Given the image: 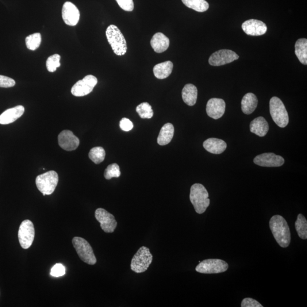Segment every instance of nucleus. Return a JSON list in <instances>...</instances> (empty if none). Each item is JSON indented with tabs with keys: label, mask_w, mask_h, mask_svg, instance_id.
I'll return each instance as SVG.
<instances>
[{
	"label": "nucleus",
	"mask_w": 307,
	"mask_h": 307,
	"mask_svg": "<svg viewBox=\"0 0 307 307\" xmlns=\"http://www.w3.org/2000/svg\"><path fill=\"white\" fill-rule=\"evenodd\" d=\"M251 132L259 137L265 136L269 130L268 123L263 117H258L253 120L250 124Z\"/></svg>",
	"instance_id": "412c9836"
},
{
	"label": "nucleus",
	"mask_w": 307,
	"mask_h": 307,
	"mask_svg": "<svg viewBox=\"0 0 307 307\" xmlns=\"http://www.w3.org/2000/svg\"><path fill=\"white\" fill-rule=\"evenodd\" d=\"M25 112V107L18 105L9 109L0 115V124L7 125L11 124L20 118Z\"/></svg>",
	"instance_id": "a211bd4d"
},
{
	"label": "nucleus",
	"mask_w": 307,
	"mask_h": 307,
	"mask_svg": "<svg viewBox=\"0 0 307 307\" xmlns=\"http://www.w3.org/2000/svg\"><path fill=\"white\" fill-rule=\"evenodd\" d=\"M60 56L59 54L52 55L49 57L46 61V67L51 72H55L57 68L60 66Z\"/></svg>",
	"instance_id": "473e14b6"
},
{
	"label": "nucleus",
	"mask_w": 307,
	"mask_h": 307,
	"mask_svg": "<svg viewBox=\"0 0 307 307\" xmlns=\"http://www.w3.org/2000/svg\"><path fill=\"white\" fill-rule=\"evenodd\" d=\"M62 18L65 24L74 26L78 24L80 19V11L74 3L66 2L62 8Z\"/></svg>",
	"instance_id": "2eb2a0df"
},
{
	"label": "nucleus",
	"mask_w": 307,
	"mask_h": 307,
	"mask_svg": "<svg viewBox=\"0 0 307 307\" xmlns=\"http://www.w3.org/2000/svg\"><path fill=\"white\" fill-rule=\"evenodd\" d=\"M14 80L9 77L0 75V87L10 88L15 86Z\"/></svg>",
	"instance_id": "c9c22d12"
},
{
	"label": "nucleus",
	"mask_w": 307,
	"mask_h": 307,
	"mask_svg": "<svg viewBox=\"0 0 307 307\" xmlns=\"http://www.w3.org/2000/svg\"><path fill=\"white\" fill-rule=\"evenodd\" d=\"M254 162L260 166L274 167L282 166L285 163V159L281 156L268 153H263L256 156Z\"/></svg>",
	"instance_id": "ddd939ff"
},
{
	"label": "nucleus",
	"mask_w": 307,
	"mask_h": 307,
	"mask_svg": "<svg viewBox=\"0 0 307 307\" xmlns=\"http://www.w3.org/2000/svg\"><path fill=\"white\" fill-rule=\"evenodd\" d=\"M73 246L80 259L90 265H94L97 262L93 249L88 242L82 237H75L72 239Z\"/></svg>",
	"instance_id": "0eeeda50"
},
{
	"label": "nucleus",
	"mask_w": 307,
	"mask_h": 307,
	"mask_svg": "<svg viewBox=\"0 0 307 307\" xmlns=\"http://www.w3.org/2000/svg\"><path fill=\"white\" fill-rule=\"evenodd\" d=\"M95 217L101 223L102 229L105 233H111L114 231L117 226V222L113 214L105 209L98 208L95 211Z\"/></svg>",
	"instance_id": "9b49d317"
},
{
	"label": "nucleus",
	"mask_w": 307,
	"mask_h": 307,
	"mask_svg": "<svg viewBox=\"0 0 307 307\" xmlns=\"http://www.w3.org/2000/svg\"><path fill=\"white\" fill-rule=\"evenodd\" d=\"M66 274V268L61 263H57L51 268V275L54 277H60Z\"/></svg>",
	"instance_id": "72a5a7b5"
},
{
	"label": "nucleus",
	"mask_w": 307,
	"mask_h": 307,
	"mask_svg": "<svg viewBox=\"0 0 307 307\" xmlns=\"http://www.w3.org/2000/svg\"><path fill=\"white\" fill-rule=\"evenodd\" d=\"M242 307H263L258 302L252 298H245L241 303Z\"/></svg>",
	"instance_id": "e433bc0d"
},
{
	"label": "nucleus",
	"mask_w": 307,
	"mask_h": 307,
	"mask_svg": "<svg viewBox=\"0 0 307 307\" xmlns=\"http://www.w3.org/2000/svg\"><path fill=\"white\" fill-rule=\"evenodd\" d=\"M42 37L40 33H34L27 37L25 39L27 48L30 51H36L40 47L41 44Z\"/></svg>",
	"instance_id": "c85d7f7f"
},
{
	"label": "nucleus",
	"mask_w": 307,
	"mask_h": 307,
	"mask_svg": "<svg viewBox=\"0 0 307 307\" xmlns=\"http://www.w3.org/2000/svg\"><path fill=\"white\" fill-rule=\"evenodd\" d=\"M187 7L198 11L205 12L209 8V3L205 0H182Z\"/></svg>",
	"instance_id": "bb28decb"
},
{
	"label": "nucleus",
	"mask_w": 307,
	"mask_h": 307,
	"mask_svg": "<svg viewBox=\"0 0 307 307\" xmlns=\"http://www.w3.org/2000/svg\"><path fill=\"white\" fill-rule=\"evenodd\" d=\"M295 228H296L299 237L303 240H307V221L302 214H298L297 220L295 222Z\"/></svg>",
	"instance_id": "cd10ccee"
},
{
	"label": "nucleus",
	"mask_w": 307,
	"mask_h": 307,
	"mask_svg": "<svg viewBox=\"0 0 307 307\" xmlns=\"http://www.w3.org/2000/svg\"><path fill=\"white\" fill-rule=\"evenodd\" d=\"M173 63L171 61H166L155 65L153 68V72L156 78L164 79L171 75Z\"/></svg>",
	"instance_id": "393cba45"
},
{
	"label": "nucleus",
	"mask_w": 307,
	"mask_h": 307,
	"mask_svg": "<svg viewBox=\"0 0 307 307\" xmlns=\"http://www.w3.org/2000/svg\"><path fill=\"white\" fill-rule=\"evenodd\" d=\"M242 28L247 35L252 36H262L267 30V26L264 22L254 19L244 22Z\"/></svg>",
	"instance_id": "f3484780"
},
{
	"label": "nucleus",
	"mask_w": 307,
	"mask_h": 307,
	"mask_svg": "<svg viewBox=\"0 0 307 307\" xmlns=\"http://www.w3.org/2000/svg\"><path fill=\"white\" fill-rule=\"evenodd\" d=\"M58 144L64 151H73L78 148L80 140L70 130H64L59 134Z\"/></svg>",
	"instance_id": "4468645a"
},
{
	"label": "nucleus",
	"mask_w": 307,
	"mask_h": 307,
	"mask_svg": "<svg viewBox=\"0 0 307 307\" xmlns=\"http://www.w3.org/2000/svg\"><path fill=\"white\" fill-rule=\"evenodd\" d=\"M182 98L187 105H194L197 101V88L192 84H186L182 90Z\"/></svg>",
	"instance_id": "4be33fe9"
},
{
	"label": "nucleus",
	"mask_w": 307,
	"mask_h": 307,
	"mask_svg": "<svg viewBox=\"0 0 307 307\" xmlns=\"http://www.w3.org/2000/svg\"><path fill=\"white\" fill-rule=\"evenodd\" d=\"M120 128L125 132L130 131L133 128V124L128 118H123L120 122Z\"/></svg>",
	"instance_id": "4c0bfd02"
},
{
	"label": "nucleus",
	"mask_w": 307,
	"mask_h": 307,
	"mask_svg": "<svg viewBox=\"0 0 307 307\" xmlns=\"http://www.w3.org/2000/svg\"><path fill=\"white\" fill-rule=\"evenodd\" d=\"M174 134V127L171 123H167L161 129L157 143L160 146L168 144L171 141Z\"/></svg>",
	"instance_id": "b1692460"
},
{
	"label": "nucleus",
	"mask_w": 307,
	"mask_h": 307,
	"mask_svg": "<svg viewBox=\"0 0 307 307\" xmlns=\"http://www.w3.org/2000/svg\"><path fill=\"white\" fill-rule=\"evenodd\" d=\"M295 54L303 64H307V40L299 39L295 45Z\"/></svg>",
	"instance_id": "a878e982"
},
{
	"label": "nucleus",
	"mask_w": 307,
	"mask_h": 307,
	"mask_svg": "<svg viewBox=\"0 0 307 307\" xmlns=\"http://www.w3.org/2000/svg\"><path fill=\"white\" fill-rule=\"evenodd\" d=\"M136 111L142 118H152L154 115L152 107L148 102L140 103L137 106Z\"/></svg>",
	"instance_id": "7c9ffc66"
},
{
	"label": "nucleus",
	"mask_w": 307,
	"mask_h": 307,
	"mask_svg": "<svg viewBox=\"0 0 307 307\" xmlns=\"http://www.w3.org/2000/svg\"><path fill=\"white\" fill-rule=\"evenodd\" d=\"M153 259V256L150 249L142 247L133 257L130 264L131 270L136 273H142L148 269Z\"/></svg>",
	"instance_id": "39448f33"
},
{
	"label": "nucleus",
	"mask_w": 307,
	"mask_h": 307,
	"mask_svg": "<svg viewBox=\"0 0 307 307\" xmlns=\"http://www.w3.org/2000/svg\"><path fill=\"white\" fill-rule=\"evenodd\" d=\"M190 199L196 212L198 214L205 213L210 205L208 191L201 184L196 183L192 186Z\"/></svg>",
	"instance_id": "f03ea898"
},
{
	"label": "nucleus",
	"mask_w": 307,
	"mask_h": 307,
	"mask_svg": "<svg viewBox=\"0 0 307 307\" xmlns=\"http://www.w3.org/2000/svg\"><path fill=\"white\" fill-rule=\"evenodd\" d=\"M226 103L224 100L212 98L207 102L206 111L209 117L217 120L224 114Z\"/></svg>",
	"instance_id": "dca6fc26"
},
{
	"label": "nucleus",
	"mask_w": 307,
	"mask_h": 307,
	"mask_svg": "<svg viewBox=\"0 0 307 307\" xmlns=\"http://www.w3.org/2000/svg\"><path fill=\"white\" fill-rule=\"evenodd\" d=\"M239 58V56L230 50H220L212 53L209 57V63L213 66H221L233 62Z\"/></svg>",
	"instance_id": "f8f14e48"
},
{
	"label": "nucleus",
	"mask_w": 307,
	"mask_h": 307,
	"mask_svg": "<svg viewBox=\"0 0 307 307\" xmlns=\"http://www.w3.org/2000/svg\"><path fill=\"white\" fill-rule=\"evenodd\" d=\"M203 147L208 152L214 154H220L227 147L225 142L218 138H210L203 143Z\"/></svg>",
	"instance_id": "6ab92c4d"
},
{
	"label": "nucleus",
	"mask_w": 307,
	"mask_h": 307,
	"mask_svg": "<svg viewBox=\"0 0 307 307\" xmlns=\"http://www.w3.org/2000/svg\"><path fill=\"white\" fill-rule=\"evenodd\" d=\"M228 267V264L223 260L208 259L200 262L195 269L202 274H218L225 272Z\"/></svg>",
	"instance_id": "6e6552de"
},
{
	"label": "nucleus",
	"mask_w": 307,
	"mask_h": 307,
	"mask_svg": "<svg viewBox=\"0 0 307 307\" xmlns=\"http://www.w3.org/2000/svg\"><path fill=\"white\" fill-rule=\"evenodd\" d=\"M18 236L21 247L24 249H29L35 237V229L33 222L29 220L23 221L19 228Z\"/></svg>",
	"instance_id": "9d476101"
},
{
	"label": "nucleus",
	"mask_w": 307,
	"mask_h": 307,
	"mask_svg": "<svg viewBox=\"0 0 307 307\" xmlns=\"http://www.w3.org/2000/svg\"><path fill=\"white\" fill-rule=\"evenodd\" d=\"M120 175V167L116 163L109 165L104 172V177L107 180H110L113 178H118Z\"/></svg>",
	"instance_id": "2f4dec72"
},
{
	"label": "nucleus",
	"mask_w": 307,
	"mask_h": 307,
	"mask_svg": "<svg viewBox=\"0 0 307 307\" xmlns=\"http://www.w3.org/2000/svg\"><path fill=\"white\" fill-rule=\"evenodd\" d=\"M258 105V99L252 93L246 94L241 102V108L246 114H251L256 110Z\"/></svg>",
	"instance_id": "5701e85b"
},
{
	"label": "nucleus",
	"mask_w": 307,
	"mask_h": 307,
	"mask_svg": "<svg viewBox=\"0 0 307 307\" xmlns=\"http://www.w3.org/2000/svg\"><path fill=\"white\" fill-rule=\"evenodd\" d=\"M121 8L125 11H132L134 9L133 0H116Z\"/></svg>",
	"instance_id": "f704fd0d"
},
{
	"label": "nucleus",
	"mask_w": 307,
	"mask_h": 307,
	"mask_svg": "<svg viewBox=\"0 0 307 307\" xmlns=\"http://www.w3.org/2000/svg\"><path fill=\"white\" fill-rule=\"evenodd\" d=\"M105 157V152L102 147L92 148L89 153V158L95 164L103 162Z\"/></svg>",
	"instance_id": "c756f323"
},
{
	"label": "nucleus",
	"mask_w": 307,
	"mask_h": 307,
	"mask_svg": "<svg viewBox=\"0 0 307 307\" xmlns=\"http://www.w3.org/2000/svg\"><path fill=\"white\" fill-rule=\"evenodd\" d=\"M59 176L54 171L38 175L36 180L37 189L44 196L52 194L58 183Z\"/></svg>",
	"instance_id": "423d86ee"
},
{
	"label": "nucleus",
	"mask_w": 307,
	"mask_h": 307,
	"mask_svg": "<svg viewBox=\"0 0 307 307\" xmlns=\"http://www.w3.org/2000/svg\"><path fill=\"white\" fill-rule=\"evenodd\" d=\"M269 225L272 235L280 247H289L291 242V232L285 218L280 215H275L271 217Z\"/></svg>",
	"instance_id": "f257e3e1"
},
{
	"label": "nucleus",
	"mask_w": 307,
	"mask_h": 307,
	"mask_svg": "<svg viewBox=\"0 0 307 307\" xmlns=\"http://www.w3.org/2000/svg\"><path fill=\"white\" fill-rule=\"evenodd\" d=\"M151 44L155 52L162 53L167 51L170 45V40L163 33H157L153 37Z\"/></svg>",
	"instance_id": "aec40b11"
},
{
	"label": "nucleus",
	"mask_w": 307,
	"mask_h": 307,
	"mask_svg": "<svg viewBox=\"0 0 307 307\" xmlns=\"http://www.w3.org/2000/svg\"><path fill=\"white\" fill-rule=\"evenodd\" d=\"M270 112L272 120L280 128H285L289 124V117L281 100L272 98L270 101Z\"/></svg>",
	"instance_id": "20e7f679"
},
{
	"label": "nucleus",
	"mask_w": 307,
	"mask_h": 307,
	"mask_svg": "<svg viewBox=\"0 0 307 307\" xmlns=\"http://www.w3.org/2000/svg\"><path fill=\"white\" fill-rule=\"evenodd\" d=\"M98 84V79L89 75L75 83L71 89V93L76 97H82L90 94Z\"/></svg>",
	"instance_id": "1a4fd4ad"
},
{
	"label": "nucleus",
	"mask_w": 307,
	"mask_h": 307,
	"mask_svg": "<svg viewBox=\"0 0 307 307\" xmlns=\"http://www.w3.org/2000/svg\"><path fill=\"white\" fill-rule=\"evenodd\" d=\"M107 41L117 55L122 56L127 51L125 38L116 25H110L106 30Z\"/></svg>",
	"instance_id": "7ed1b4c3"
}]
</instances>
